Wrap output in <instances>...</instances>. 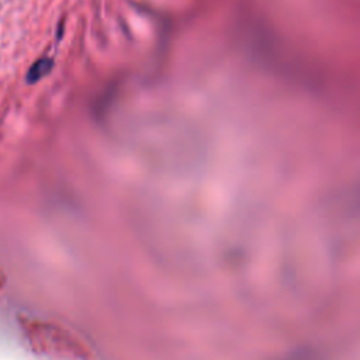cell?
Segmentation results:
<instances>
[{
    "label": "cell",
    "instance_id": "obj_1",
    "mask_svg": "<svg viewBox=\"0 0 360 360\" xmlns=\"http://www.w3.org/2000/svg\"><path fill=\"white\" fill-rule=\"evenodd\" d=\"M53 68V60L51 58H41L35 63L31 65L27 73V82L34 84L42 77H45Z\"/></svg>",
    "mask_w": 360,
    "mask_h": 360
}]
</instances>
